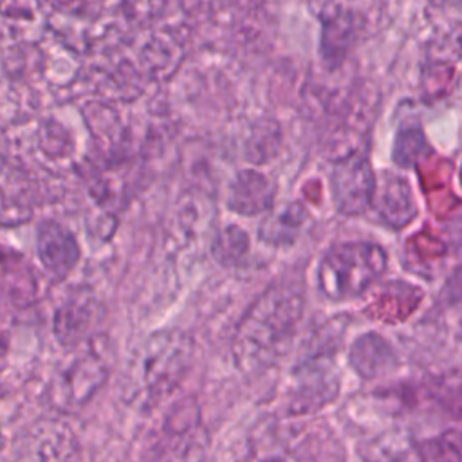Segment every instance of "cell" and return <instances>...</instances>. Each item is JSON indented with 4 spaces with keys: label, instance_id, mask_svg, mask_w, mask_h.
Segmentation results:
<instances>
[{
    "label": "cell",
    "instance_id": "cell-12",
    "mask_svg": "<svg viewBox=\"0 0 462 462\" xmlns=\"http://www.w3.org/2000/svg\"><path fill=\"white\" fill-rule=\"evenodd\" d=\"M337 392L339 381L334 366L327 361H314L301 366L300 374L296 375L294 399L291 404L296 406L294 411L298 413L314 411L334 401Z\"/></svg>",
    "mask_w": 462,
    "mask_h": 462
},
{
    "label": "cell",
    "instance_id": "cell-6",
    "mask_svg": "<svg viewBox=\"0 0 462 462\" xmlns=\"http://www.w3.org/2000/svg\"><path fill=\"white\" fill-rule=\"evenodd\" d=\"M375 171L363 152H350L330 168V193L337 213L356 217L370 209Z\"/></svg>",
    "mask_w": 462,
    "mask_h": 462
},
{
    "label": "cell",
    "instance_id": "cell-13",
    "mask_svg": "<svg viewBox=\"0 0 462 462\" xmlns=\"http://www.w3.org/2000/svg\"><path fill=\"white\" fill-rule=\"evenodd\" d=\"M309 222L307 208L300 202H287L282 208H273L258 227V238L273 247L291 245L301 235Z\"/></svg>",
    "mask_w": 462,
    "mask_h": 462
},
{
    "label": "cell",
    "instance_id": "cell-3",
    "mask_svg": "<svg viewBox=\"0 0 462 462\" xmlns=\"http://www.w3.org/2000/svg\"><path fill=\"white\" fill-rule=\"evenodd\" d=\"M386 251L366 240L332 244L319 258L316 285L330 301H348L363 296L386 271Z\"/></svg>",
    "mask_w": 462,
    "mask_h": 462
},
{
    "label": "cell",
    "instance_id": "cell-15",
    "mask_svg": "<svg viewBox=\"0 0 462 462\" xmlns=\"http://www.w3.org/2000/svg\"><path fill=\"white\" fill-rule=\"evenodd\" d=\"M180 60V47L170 34H153L143 49L141 61L148 69L150 76L161 78L175 70Z\"/></svg>",
    "mask_w": 462,
    "mask_h": 462
},
{
    "label": "cell",
    "instance_id": "cell-5",
    "mask_svg": "<svg viewBox=\"0 0 462 462\" xmlns=\"http://www.w3.org/2000/svg\"><path fill=\"white\" fill-rule=\"evenodd\" d=\"M209 437L193 397L182 399L164 422L162 440L152 462H206Z\"/></svg>",
    "mask_w": 462,
    "mask_h": 462
},
{
    "label": "cell",
    "instance_id": "cell-4",
    "mask_svg": "<svg viewBox=\"0 0 462 462\" xmlns=\"http://www.w3.org/2000/svg\"><path fill=\"white\" fill-rule=\"evenodd\" d=\"M83 350L63 368L56 395L65 408L85 406L108 381L114 365V346L108 336H90Z\"/></svg>",
    "mask_w": 462,
    "mask_h": 462
},
{
    "label": "cell",
    "instance_id": "cell-14",
    "mask_svg": "<svg viewBox=\"0 0 462 462\" xmlns=\"http://www.w3.org/2000/svg\"><path fill=\"white\" fill-rule=\"evenodd\" d=\"M348 359L350 366L359 374V377L365 379L381 377L397 366V357L393 356L390 345L374 332L359 336L352 343Z\"/></svg>",
    "mask_w": 462,
    "mask_h": 462
},
{
    "label": "cell",
    "instance_id": "cell-9",
    "mask_svg": "<svg viewBox=\"0 0 462 462\" xmlns=\"http://www.w3.org/2000/svg\"><path fill=\"white\" fill-rule=\"evenodd\" d=\"M36 249L42 265L56 280L67 278L81 256L76 236L54 220L40 224L36 235Z\"/></svg>",
    "mask_w": 462,
    "mask_h": 462
},
{
    "label": "cell",
    "instance_id": "cell-10",
    "mask_svg": "<svg viewBox=\"0 0 462 462\" xmlns=\"http://www.w3.org/2000/svg\"><path fill=\"white\" fill-rule=\"evenodd\" d=\"M274 180L254 168H245L240 170L229 184L227 208L242 217H256L274 208Z\"/></svg>",
    "mask_w": 462,
    "mask_h": 462
},
{
    "label": "cell",
    "instance_id": "cell-11",
    "mask_svg": "<svg viewBox=\"0 0 462 462\" xmlns=\"http://www.w3.org/2000/svg\"><path fill=\"white\" fill-rule=\"evenodd\" d=\"M101 314V303L90 292L69 298L56 312L54 334L65 346H76L90 337Z\"/></svg>",
    "mask_w": 462,
    "mask_h": 462
},
{
    "label": "cell",
    "instance_id": "cell-17",
    "mask_svg": "<svg viewBox=\"0 0 462 462\" xmlns=\"http://www.w3.org/2000/svg\"><path fill=\"white\" fill-rule=\"evenodd\" d=\"M103 4L110 5L132 25H146L164 13L168 0H103Z\"/></svg>",
    "mask_w": 462,
    "mask_h": 462
},
{
    "label": "cell",
    "instance_id": "cell-7",
    "mask_svg": "<svg viewBox=\"0 0 462 462\" xmlns=\"http://www.w3.org/2000/svg\"><path fill=\"white\" fill-rule=\"evenodd\" d=\"M370 208H374L379 220L392 229L406 227L419 215V204L411 184L406 177L390 171L375 175V189Z\"/></svg>",
    "mask_w": 462,
    "mask_h": 462
},
{
    "label": "cell",
    "instance_id": "cell-8",
    "mask_svg": "<svg viewBox=\"0 0 462 462\" xmlns=\"http://www.w3.org/2000/svg\"><path fill=\"white\" fill-rule=\"evenodd\" d=\"M319 58L327 69H337L350 52L361 22L359 16L343 7H334L319 13Z\"/></svg>",
    "mask_w": 462,
    "mask_h": 462
},
{
    "label": "cell",
    "instance_id": "cell-18",
    "mask_svg": "<svg viewBox=\"0 0 462 462\" xmlns=\"http://www.w3.org/2000/svg\"><path fill=\"white\" fill-rule=\"evenodd\" d=\"M426 150V139L419 126L402 128L393 143L392 159L401 168H413V164L422 157Z\"/></svg>",
    "mask_w": 462,
    "mask_h": 462
},
{
    "label": "cell",
    "instance_id": "cell-2",
    "mask_svg": "<svg viewBox=\"0 0 462 462\" xmlns=\"http://www.w3.org/2000/svg\"><path fill=\"white\" fill-rule=\"evenodd\" d=\"M193 352V339L180 330L155 332L141 345L132 368V388L144 406L159 404L184 381Z\"/></svg>",
    "mask_w": 462,
    "mask_h": 462
},
{
    "label": "cell",
    "instance_id": "cell-19",
    "mask_svg": "<svg viewBox=\"0 0 462 462\" xmlns=\"http://www.w3.org/2000/svg\"><path fill=\"white\" fill-rule=\"evenodd\" d=\"M56 9L76 16H96L103 5V0H54Z\"/></svg>",
    "mask_w": 462,
    "mask_h": 462
},
{
    "label": "cell",
    "instance_id": "cell-1",
    "mask_svg": "<svg viewBox=\"0 0 462 462\" xmlns=\"http://www.w3.org/2000/svg\"><path fill=\"white\" fill-rule=\"evenodd\" d=\"M300 287L282 282L271 285L245 312L233 339L236 366L253 374L276 363L289 348L303 316Z\"/></svg>",
    "mask_w": 462,
    "mask_h": 462
},
{
    "label": "cell",
    "instance_id": "cell-16",
    "mask_svg": "<svg viewBox=\"0 0 462 462\" xmlns=\"http://www.w3.org/2000/svg\"><path fill=\"white\" fill-rule=\"evenodd\" d=\"M249 253V235L238 226L220 229L211 242L213 258L224 267H236Z\"/></svg>",
    "mask_w": 462,
    "mask_h": 462
}]
</instances>
